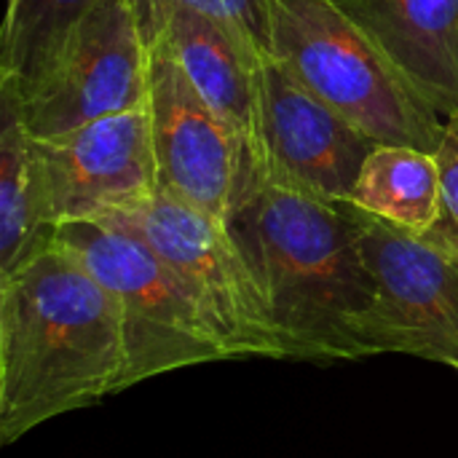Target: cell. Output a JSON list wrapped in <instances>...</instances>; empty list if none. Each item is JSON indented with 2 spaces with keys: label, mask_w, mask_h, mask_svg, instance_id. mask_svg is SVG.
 Segmentation results:
<instances>
[{
  "label": "cell",
  "mask_w": 458,
  "mask_h": 458,
  "mask_svg": "<svg viewBox=\"0 0 458 458\" xmlns=\"http://www.w3.org/2000/svg\"><path fill=\"white\" fill-rule=\"evenodd\" d=\"M255 271L287 360L376 357L370 319L376 284L354 209L247 169L225 220Z\"/></svg>",
  "instance_id": "cell-1"
},
{
  "label": "cell",
  "mask_w": 458,
  "mask_h": 458,
  "mask_svg": "<svg viewBox=\"0 0 458 458\" xmlns=\"http://www.w3.org/2000/svg\"><path fill=\"white\" fill-rule=\"evenodd\" d=\"M115 295L62 244L0 279V440L123 392Z\"/></svg>",
  "instance_id": "cell-2"
},
{
  "label": "cell",
  "mask_w": 458,
  "mask_h": 458,
  "mask_svg": "<svg viewBox=\"0 0 458 458\" xmlns=\"http://www.w3.org/2000/svg\"><path fill=\"white\" fill-rule=\"evenodd\" d=\"M268 56L378 145L437 153L445 123L338 0H266Z\"/></svg>",
  "instance_id": "cell-3"
},
{
  "label": "cell",
  "mask_w": 458,
  "mask_h": 458,
  "mask_svg": "<svg viewBox=\"0 0 458 458\" xmlns=\"http://www.w3.org/2000/svg\"><path fill=\"white\" fill-rule=\"evenodd\" d=\"M70 250L118 301L126 335L123 389L148 378L228 360L225 346L164 258L137 233L102 220L62 223Z\"/></svg>",
  "instance_id": "cell-4"
},
{
  "label": "cell",
  "mask_w": 458,
  "mask_h": 458,
  "mask_svg": "<svg viewBox=\"0 0 458 458\" xmlns=\"http://www.w3.org/2000/svg\"><path fill=\"white\" fill-rule=\"evenodd\" d=\"M102 223L137 233L164 258L217 333L228 360H287L266 293L223 220L158 188L140 207Z\"/></svg>",
  "instance_id": "cell-5"
},
{
  "label": "cell",
  "mask_w": 458,
  "mask_h": 458,
  "mask_svg": "<svg viewBox=\"0 0 458 458\" xmlns=\"http://www.w3.org/2000/svg\"><path fill=\"white\" fill-rule=\"evenodd\" d=\"M376 284L373 354H408L458 370V255L354 207Z\"/></svg>",
  "instance_id": "cell-6"
},
{
  "label": "cell",
  "mask_w": 458,
  "mask_h": 458,
  "mask_svg": "<svg viewBox=\"0 0 458 458\" xmlns=\"http://www.w3.org/2000/svg\"><path fill=\"white\" fill-rule=\"evenodd\" d=\"M32 185L46 228L105 220L140 207L158 191L148 110L107 115L43 140L32 137Z\"/></svg>",
  "instance_id": "cell-7"
},
{
  "label": "cell",
  "mask_w": 458,
  "mask_h": 458,
  "mask_svg": "<svg viewBox=\"0 0 458 458\" xmlns=\"http://www.w3.org/2000/svg\"><path fill=\"white\" fill-rule=\"evenodd\" d=\"M148 62L129 0H97L70 30L43 81L21 99L30 137L43 140L89 121L142 110Z\"/></svg>",
  "instance_id": "cell-8"
},
{
  "label": "cell",
  "mask_w": 458,
  "mask_h": 458,
  "mask_svg": "<svg viewBox=\"0 0 458 458\" xmlns=\"http://www.w3.org/2000/svg\"><path fill=\"white\" fill-rule=\"evenodd\" d=\"M148 121L158 188L228 220L242 172L252 166L242 140L204 102L164 43L148 48Z\"/></svg>",
  "instance_id": "cell-9"
},
{
  "label": "cell",
  "mask_w": 458,
  "mask_h": 458,
  "mask_svg": "<svg viewBox=\"0 0 458 458\" xmlns=\"http://www.w3.org/2000/svg\"><path fill=\"white\" fill-rule=\"evenodd\" d=\"M258 89L260 166L271 177L322 199L349 201L378 142L309 91L274 56L260 59Z\"/></svg>",
  "instance_id": "cell-10"
},
{
  "label": "cell",
  "mask_w": 458,
  "mask_h": 458,
  "mask_svg": "<svg viewBox=\"0 0 458 458\" xmlns=\"http://www.w3.org/2000/svg\"><path fill=\"white\" fill-rule=\"evenodd\" d=\"M405 83L440 115H458V0H338Z\"/></svg>",
  "instance_id": "cell-11"
},
{
  "label": "cell",
  "mask_w": 458,
  "mask_h": 458,
  "mask_svg": "<svg viewBox=\"0 0 458 458\" xmlns=\"http://www.w3.org/2000/svg\"><path fill=\"white\" fill-rule=\"evenodd\" d=\"M153 43H164L169 48L204 102L242 140L252 164H260L258 67L263 56L212 16L185 5L169 8L161 16Z\"/></svg>",
  "instance_id": "cell-12"
},
{
  "label": "cell",
  "mask_w": 458,
  "mask_h": 458,
  "mask_svg": "<svg viewBox=\"0 0 458 458\" xmlns=\"http://www.w3.org/2000/svg\"><path fill=\"white\" fill-rule=\"evenodd\" d=\"M54 231L38 217L32 137L21 115V99L8 83H0V279L48 247Z\"/></svg>",
  "instance_id": "cell-13"
},
{
  "label": "cell",
  "mask_w": 458,
  "mask_h": 458,
  "mask_svg": "<svg viewBox=\"0 0 458 458\" xmlns=\"http://www.w3.org/2000/svg\"><path fill=\"white\" fill-rule=\"evenodd\" d=\"M440 166L435 153L411 145H378L352 191L349 204L413 233H427L437 217Z\"/></svg>",
  "instance_id": "cell-14"
},
{
  "label": "cell",
  "mask_w": 458,
  "mask_h": 458,
  "mask_svg": "<svg viewBox=\"0 0 458 458\" xmlns=\"http://www.w3.org/2000/svg\"><path fill=\"white\" fill-rule=\"evenodd\" d=\"M97 0H5L0 83L24 99L51 70L70 30Z\"/></svg>",
  "instance_id": "cell-15"
},
{
  "label": "cell",
  "mask_w": 458,
  "mask_h": 458,
  "mask_svg": "<svg viewBox=\"0 0 458 458\" xmlns=\"http://www.w3.org/2000/svg\"><path fill=\"white\" fill-rule=\"evenodd\" d=\"M129 5L137 16L145 46L153 43L158 24H161V16L166 11L185 5V8L201 11V13L212 16L215 21H220L225 30H231L255 54L268 56V51H271L266 0H129Z\"/></svg>",
  "instance_id": "cell-16"
},
{
  "label": "cell",
  "mask_w": 458,
  "mask_h": 458,
  "mask_svg": "<svg viewBox=\"0 0 458 458\" xmlns=\"http://www.w3.org/2000/svg\"><path fill=\"white\" fill-rule=\"evenodd\" d=\"M440 166V201L437 217L427 233V242L458 255V115L445 121L440 148L435 153Z\"/></svg>",
  "instance_id": "cell-17"
}]
</instances>
